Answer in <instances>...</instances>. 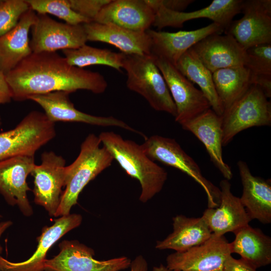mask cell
<instances>
[{
    "label": "cell",
    "instance_id": "cell-1",
    "mask_svg": "<svg viewBox=\"0 0 271 271\" xmlns=\"http://www.w3.org/2000/svg\"><path fill=\"white\" fill-rule=\"evenodd\" d=\"M6 77L13 99L19 101L32 95L60 91L71 93L86 90L100 94L107 87L101 74L72 66L56 52H32Z\"/></svg>",
    "mask_w": 271,
    "mask_h": 271
},
{
    "label": "cell",
    "instance_id": "cell-2",
    "mask_svg": "<svg viewBox=\"0 0 271 271\" xmlns=\"http://www.w3.org/2000/svg\"><path fill=\"white\" fill-rule=\"evenodd\" d=\"M98 138L126 174L140 182V201L148 202L162 190L168 173L147 156L141 145L113 131L102 132Z\"/></svg>",
    "mask_w": 271,
    "mask_h": 271
},
{
    "label": "cell",
    "instance_id": "cell-3",
    "mask_svg": "<svg viewBox=\"0 0 271 271\" xmlns=\"http://www.w3.org/2000/svg\"><path fill=\"white\" fill-rule=\"evenodd\" d=\"M101 144L98 136L93 133L88 134L81 145L77 158L66 166L65 190L62 191L55 217L70 214L85 186L111 165L114 159L104 146L100 147Z\"/></svg>",
    "mask_w": 271,
    "mask_h": 271
},
{
    "label": "cell",
    "instance_id": "cell-4",
    "mask_svg": "<svg viewBox=\"0 0 271 271\" xmlns=\"http://www.w3.org/2000/svg\"><path fill=\"white\" fill-rule=\"evenodd\" d=\"M127 87L142 96L155 110L175 116L176 108L166 81L152 55L124 54Z\"/></svg>",
    "mask_w": 271,
    "mask_h": 271
},
{
    "label": "cell",
    "instance_id": "cell-5",
    "mask_svg": "<svg viewBox=\"0 0 271 271\" xmlns=\"http://www.w3.org/2000/svg\"><path fill=\"white\" fill-rule=\"evenodd\" d=\"M56 136L55 123L44 113L33 110L13 129L0 132V161L36 152Z\"/></svg>",
    "mask_w": 271,
    "mask_h": 271
},
{
    "label": "cell",
    "instance_id": "cell-6",
    "mask_svg": "<svg viewBox=\"0 0 271 271\" xmlns=\"http://www.w3.org/2000/svg\"><path fill=\"white\" fill-rule=\"evenodd\" d=\"M262 89L252 84L221 115L222 145H228L239 132L254 126L271 124V103Z\"/></svg>",
    "mask_w": 271,
    "mask_h": 271
},
{
    "label": "cell",
    "instance_id": "cell-7",
    "mask_svg": "<svg viewBox=\"0 0 271 271\" xmlns=\"http://www.w3.org/2000/svg\"><path fill=\"white\" fill-rule=\"evenodd\" d=\"M141 146L153 161L175 168L193 178L204 189L208 200V207L215 208L220 203V190L202 175L197 163L174 140L158 135L146 138Z\"/></svg>",
    "mask_w": 271,
    "mask_h": 271
},
{
    "label": "cell",
    "instance_id": "cell-8",
    "mask_svg": "<svg viewBox=\"0 0 271 271\" xmlns=\"http://www.w3.org/2000/svg\"><path fill=\"white\" fill-rule=\"evenodd\" d=\"M59 247V253L45 261L44 271H121L129 267L131 261L125 256L97 260L92 248L76 240H63Z\"/></svg>",
    "mask_w": 271,
    "mask_h": 271
},
{
    "label": "cell",
    "instance_id": "cell-9",
    "mask_svg": "<svg viewBox=\"0 0 271 271\" xmlns=\"http://www.w3.org/2000/svg\"><path fill=\"white\" fill-rule=\"evenodd\" d=\"M243 17L232 21L224 30L245 50L261 44H271V1L243 0Z\"/></svg>",
    "mask_w": 271,
    "mask_h": 271
},
{
    "label": "cell",
    "instance_id": "cell-10",
    "mask_svg": "<svg viewBox=\"0 0 271 271\" xmlns=\"http://www.w3.org/2000/svg\"><path fill=\"white\" fill-rule=\"evenodd\" d=\"M31 30L30 44L33 53L75 49L88 41L83 24L60 23L47 14H37L36 21Z\"/></svg>",
    "mask_w": 271,
    "mask_h": 271
},
{
    "label": "cell",
    "instance_id": "cell-11",
    "mask_svg": "<svg viewBox=\"0 0 271 271\" xmlns=\"http://www.w3.org/2000/svg\"><path fill=\"white\" fill-rule=\"evenodd\" d=\"M154 57L175 104L176 122L182 125L211 108L203 92L184 76L175 65L163 58Z\"/></svg>",
    "mask_w": 271,
    "mask_h": 271
},
{
    "label": "cell",
    "instance_id": "cell-12",
    "mask_svg": "<svg viewBox=\"0 0 271 271\" xmlns=\"http://www.w3.org/2000/svg\"><path fill=\"white\" fill-rule=\"evenodd\" d=\"M231 255L226 238L212 233L204 243L169 255L166 266L177 271H223L226 259Z\"/></svg>",
    "mask_w": 271,
    "mask_h": 271
},
{
    "label": "cell",
    "instance_id": "cell-13",
    "mask_svg": "<svg viewBox=\"0 0 271 271\" xmlns=\"http://www.w3.org/2000/svg\"><path fill=\"white\" fill-rule=\"evenodd\" d=\"M65 160L52 151L41 155L40 165H35L31 174L34 177V202L55 217L64 187Z\"/></svg>",
    "mask_w": 271,
    "mask_h": 271
},
{
    "label": "cell",
    "instance_id": "cell-14",
    "mask_svg": "<svg viewBox=\"0 0 271 271\" xmlns=\"http://www.w3.org/2000/svg\"><path fill=\"white\" fill-rule=\"evenodd\" d=\"M155 12L153 25L159 30L165 27L182 28L185 22L207 18L224 30L233 18L241 12L243 0H214L206 7L191 12L173 11L165 8L160 0H147Z\"/></svg>",
    "mask_w": 271,
    "mask_h": 271
},
{
    "label": "cell",
    "instance_id": "cell-15",
    "mask_svg": "<svg viewBox=\"0 0 271 271\" xmlns=\"http://www.w3.org/2000/svg\"><path fill=\"white\" fill-rule=\"evenodd\" d=\"M70 93L55 91L29 96L44 109L48 119L55 123L58 121L82 122L101 126H113L121 127L145 137L141 132L133 128L123 121L113 116H98L77 109L70 101Z\"/></svg>",
    "mask_w": 271,
    "mask_h": 271
},
{
    "label": "cell",
    "instance_id": "cell-16",
    "mask_svg": "<svg viewBox=\"0 0 271 271\" xmlns=\"http://www.w3.org/2000/svg\"><path fill=\"white\" fill-rule=\"evenodd\" d=\"M34 156H19L0 161V192L8 203L17 205L25 216L33 210L27 196V178L35 165Z\"/></svg>",
    "mask_w": 271,
    "mask_h": 271
},
{
    "label": "cell",
    "instance_id": "cell-17",
    "mask_svg": "<svg viewBox=\"0 0 271 271\" xmlns=\"http://www.w3.org/2000/svg\"><path fill=\"white\" fill-rule=\"evenodd\" d=\"M212 72L223 68L246 66V50L231 35L215 33L207 36L192 48Z\"/></svg>",
    "mask_w": 271,
    "mask_h": 271
},
{
    "label": "cell",
    "instance_id": "cell-18",
    "mask_svg": "<svg viewBox=\"0 0 271 271\" xmlns=\"http://www.w3.org/2000/svg\"><path fill=\"white\" fill-rule=\"evenodd\" d=\"M224 31L222 26L213 22L191 31L170 33L149 29L146 32L151 41V54L175 65L180 57L198 42L213 34H221Z\"/></svg>",
    "mask_w": 271,
    "mask_h": 271
},
{
    "label": "cell",
    "instance_id": "cell-19",
    "mask_svg": "<svg viewBox=\"0 0 271 271\" xmlns=\"http://www.w3.org/2000/svg\"><path fill=\"white\" fill-rule=\"evenodd\" d=\"M220 187L219 206L215 208H208L202 217L212 233L222 236L229 232L234 233L249 225L252 220L241 202L240 198L232 193L229 180L225 179L221 180Z\"/></svg>",
    "mask_w": 271,
    "mask_h": 271
},
{
    "label": "cell",
    "instance_id": "cell-20",
    "mask_svg": "<svg viewBox=\"0 0 271 271\" xmlns=\"http://www.w3.org/2000/svg\"><path fill=\"white\" fill-rule=\"evenodd\" d=\"M82 217L78 214H70L55 220L51 226L43 228L37 238L38 244L33 255L21 262H12L0 255V271H44L46 255L51 246L63 235L78 227Z\"/></svg>",
    "mask_w": 271,
    "mask_h": 271
},
{
    "label": "cell",
    "instance_id": "cell-21",
    "mask_svg": "<svg viewBox=\"0 0 271 271\" xmlns=\"http://www.w3.org/2000/svg\"><path fill=\"white\" fill-rule=\"evenodd\" d=\"M182 128L192 133L204 145L211 162L225 179L233 177L231 168L222 156L223 131L221 116L211 108L181 125Z\"/></svg>",
    "mask_w": 271,
    "mask_h": 271
},
{
    "label": "cell",
    "instance_id": "cell-22",
    "mask_svg": "<svg viewBox=\"0 0 271 271\" xmlns=\"http://www.w3.org/2000/svg\"><path fill=\"white\" fill-rule=\"evenodd\" d=\"M155 12L147 0H111L93 22L112 24L137 32H146L153 25Z\"/></svg>",
    "mask_w": 271,
    "mask_h": 271
},
{
    "label": "cell",
    "instance_id": "cell-23",
    "mask_svg": "<svg viewBox=\"0 0 271 271\" xmlns=\"http://www.w3.org/2000/svg\"><path fill=\"white\" fill-rule=\"evenodd\" d=\"M83 26L88 41L109 44L126 55L151 54V41L146 32L133 31L112 24L95 22L84 24Z\"/></svg>",
    "mask_w": 271,
    "mask_h": 271
},
{
    "label": "cell",
    "instance_id": "cell-24",
    "mask_svg": "<svg viewBox=\"0 0 271 271\" xmlns=\"http://www.w3.org/2000/svg\"><path fill=\"white\" fill-rule=\"evenodd\" d=\"M243 192L240 198L250 218L263 224L271 222V182L253 176L246 162L237 163Z\"/></svg>",
    "mask_w": 271,
    "mask_h": 271
},
{
    "label": "cell",
    "instance_id": "cell-25",
    "mask_svg": "<svg viewBox=\"0 0 271 271\" xmlns=\"http://www.w3.org/2000/svg\"><path fill=\"white\" fill-rule=\"evenodd\" d=\"M36 19L37 13L30 9L15 28L0 36V70L5 74L32 53L29 34Z\"/></svg>",
    "mask_w": 271,
    "mask_h": 271
},
{
    "label": "cell",
    "instance_id": "cell-26",
    "mask_svg": "<svg viewBox=\"0 0 271 271\" xmlns=\"http://www.w3.org/2000/svg\"><path fill=\"white\" fill-rule=\"evenodd\" d=\"M173 232L164 239L157 241V249L184 251L204 243L212 234L202 217L189 218L179 215L173 217Z\"/></svg>",
    "mask_w": 271,
    "mask_h": 271
},
{
    "label": "cell",
    "instance_id": "cell-27",
    "mask_svg": "<svg viewBox=\"0 0 271 271\" xmlns=\"http://www.w3.org/2000/svg\"><path fill=\"white\" fill-rule=\"evenodd\" d=\"M230 243L231 253L239 254L241 259L255 268L271 262V239L261 230L247 225L234 233Z\"/></svg>",
    "mask_w": 271,
    "mask_h": 271
},
{
    "label": "cell",
    "instance_id": "cell-28",
    "mask_svg": "<svg viewBox=\"0 0 271 271\" xmlns=\"http://www.w3.org/2000/svg\"><path fill=\"white\" fill-rule=\"evenodd\" d=\"M175 66L188 80L199 86L211 109L221 116L224 109L215 89L212 73L203 64L191 48L180 57Z\"/></svg>",
    "mask_w": 271,
    "mask_h": 271
},
{
    "label": "cell",
    "instance_id": "cell-29",
    "mask_svg": "<svg viewBox=\"0 0 271 271\" xmlns=\"http://www.w3.org/2000/svg\"><path fill=\"white\" fill-rule=\"evenodd\" d=\"M216 92L224 111L239 99L252 85L246 66L220 69L212 73Z\"/></svg>",
    "mask_w": 271,
    "mask_h": 271
},
{
    "label": "cell",
    "instance_id": "cell-30",
    "mask_svg": "<svg viewBox=\"0 0 271 271\" xmlns=\"http://www.w3.org/2000/svg\"><path fill=\"white\" fill-rule=\"evenodd\" d=\"M62 52L69 64L78 68L93 65H103L121 72L124 54L115 53L106 49H99L86 44L75 49Z\"/></svg>",
    "mask_w": 271,
    "mask_h": 271
},
{
    "label": "cell",
    "instance_id": "cell-31",
    "mask_svg": "<svg viewBox=\"0 0 271 271\" xmlns=\"http://www.w3.org/2000/svg\"><path fill=\"white\" fill-rule=\"evenodd\" d=\"M31 9L37 14H51L66 23L77 25L90 23V20L75 12L68 0H26Z\"/></svg>",
    "mask_w": 271,
    "mask_h": 271
},
{
    "label": "cell",
    "instance_id": "cell-32",
    "mask_svg": "<svg viewBox=\"0 0 271 271\" xmlns=\"http://www.w3.org/2000/svg\"><path fill=\"white\" fill-rule=\"evenodd\" d=\"M246 65L252 77H271V44H261L246 50Z\"/></svg>",
    "mask_w": 271,
    "mask_h": 271
},
{
    "label": "cell",
    "instance_id": "cell-33",
    "mask_svg": "<svg viewBox=\"0 0 271 271\" xmlns=\"http://www.w3.org/2000/svg\"><path fill=\"white\" fill-rule=\"evenodd\" d=\"M30 9L26 0H0V36L15 28Z\"/></svg>",
    "mask_w": 271,
    "mask_h": 271
},
{
    "label": "cell",
    "instance_id": "cell-34",
    "mask_svg": "<svg viewBox=\"0 0 271 271\" xmlns=\"http://www.w3.org/2000/svg\"><path fill=\"white\" fill-rule=\"evenodd\" d=\"M111 0H68L72 10L93 22L102 9Z\"/></svg>",
    "mask_w": 271,
    "mask_h": 271
},
{
    "label": "cell",
    "instance_id": "cell-35",
    "mask_svg": "<svg viewBox=\"0 0 271 271\" xmlns=\"http://www.w3.org/2000/svg\"><path fill=\"white\" fill-rule=\"evenodd\" d=\"M223 271H256V268L242 259H235L231 255L225 261Z\"/></svg>",
    "mask_w": 271,
    "mask_h": 271
},
{
    "label": "cell",
    "instance_id": "cell-36",
    "mask_svg": "<svg viewBox=\"0 0 271 271\" xmlns=\"http://www.w3.org/2000/svg\"><path fill=\"white\" fill-rule=\"evenodd\" d=\"M12 99V93L6 80V74L0 70V104L8 103Z\"/></svg>",
    "mask_w": 271,
    "mask_h": 271
},
{
    "label": "cell",
    "instance_id": "cell-37",
    "mask_svg": "<svg viewBox=\"0 0 271 271\" xmlns=\"http://www.w3.org/2000/svg\"><path fill=\"white\" fill-rule=\"evenodd\" d=\"M162 5L169 10L173 11L182 12L190 4L193 0H160Z\"/></svg>",
    "mask_w": 271,
    "mask_h": 271
},
{
    "label": "cell",
    "instance_id": "cell-38",
    "mask_svg": "<svg viewBox=\"0 0 271 271\" xmlns=\"http://www.w3.org/2000/svg\"><path fill=\"white\" fill-rule=\"evenodd\" d=\"M130 271H148V264L146 259L142 255L136 256L131 261Z\"/></svg>",
    "mask_w": 271,
    "mask_h": 271
},
{
    "label": "cell",
    "instance_id": "cell-39",
    "mask_svg": "<svg viewBox=\"0 0 271 271\" xmlns=\"http://www.w3.org/2000/svg\"><path fill=\"white\" fill-rule=\"evenodd\" d=\"M13 223L10 220L5 221H2L0 222V238L2 235V234L4 233V232L8 228H9L12 225ZM3 251V247L0 244V255L2 253Z\"/></svg>",
    "mask_w": 271,
    "mask_h": 271
},
{
    "label": "cell",
    "instance_id": "cell-40",
    "mask_svg": "<svg viewBox=\"0 0 271 271\" xmlns=\"http://www.w3.org/2000/svg\"><path fill=\"white\" fill-rule=\"evenodd\" d=\"M152 271H177L174 270L169 269L166 266L162 264H161L158 266H154L153 268Z\"/></svg>",
    "mask_w": 271,
    "mask_h": 271
},
{
    "label": "cell",
    "instance_id": "cell-41",
    "mask_svg": "<svg viewBox=\"0 0 271 271\" xmlns=\"http://www.w3.org/2000/svg\"><path fill=\"white\" fill-rule=\"evenodd\" d=\"M2 216H1V215H0V218L2 217Z\"/></svg>",
    "mask_w": 271,
    "mask_h": 271
}]
</instances>
